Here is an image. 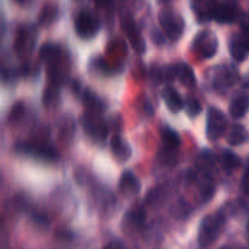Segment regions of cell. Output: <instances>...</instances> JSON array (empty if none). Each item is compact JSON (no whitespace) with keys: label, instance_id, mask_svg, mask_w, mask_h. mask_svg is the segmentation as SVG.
I'll return each instance as SVG.
<instances>
[{"label":"cell","instance_id":"6da1fadb","mask_svg":"<svg viewBox=\"0 0 249 249\" xmlns=\"http://www.w3.org/2000/svg\"><path fill=\"white\" fill-rule=\"evenodd\" d=\"M225 219L221 214H212L202 219L198 229V245L209 247L213 245L223 231Z\"/></svg>","mask_w":249,"mask_h":249},{"label":"cell","instance_id":"7a4b0ae2","mask_svg":"<svg viewBox=\"0 0 249 249\" xmlns=\"http://www.w3.org/2000/svg\"><path fill=\"white\" fill-rule=\"evenodd\" d=\"M160 23L163 32L170 40L175 41L182 36L185 22L182 17L172 10H164L160 15Z\"/></svg>","mask_w":249,"mask_h":249},{"label":"cell","instance_id":"3957f363","mask_svg":"<svg viewBox=\"0 0 249 249\" xmlns=\"http://www.w3.org/2000/svg\"><path fill=\"white\" fill-rule=\"evenodd\" d=\"M74 29L79 38L91 39L100 31V21L92 12L82 11L75 18Z\"/></svg>","mask_w":249,"mask_h":249},{"label":"cell","instance_id":"277c9868","mask_svg":"<svg viewBox=\"0 0 249 249\" xmlns=\"http://www.w3.org/2000/svg\"><path fill=\"white\" fill-rule=\"evenodd\" d=\"M219 41L215 33L212 31H202L192 41L195 51L203 58H211L218 51Z\"/></svg>","mask_w":249,"mask_h":249},{"label":"cell","instance_id":"5b68a950","mask_svg":"<svg viewBox=\"0 0 249 249\" xmlns=\"http://www.w3.org/2000/svg\"><path fill=\"white\" fill-rule=\"evenodd\" d=\"M226 128V118L216 107H211L207 112L206 134L209 141H216L224 135Z\"/></svg>","mask_w":249,"mask_h":249},{"label":"cell","instance_id":"8992f818","mask_svg":"<svg viewBox=\"0 0 249 249\" xmlns=\"http://www.w3.org/2000/svg\"><path fill=\"white\" fill-rule=\"evenodd\" d=\"M229 51L237 62L245 61L249 55V31L243 29L242 33L231 36L229 40Z\"/></svg>","mask_w":249,"mask_h":249},{"label":"cell","instance_id":"52a82bcc","mask_svg":"<svg viewBox=\"0 0 249 249\" xmlns=\"http://www.w3.org/2000/svg\"><path fill=\"white\" fill-rule=\"evenodd\" d=\"M240 10L233 2H214L211 11V18L219 23H232L238 17Z\"/></svg>","mask_w":249,"mask_h":249},{"label":"cell","instance_id":"ba28073f","mask_svg":"<svg viewBox=\"0 0 249 249\" xmlns=\"http://www.w3.org/2000/svg\"><path fill=\"white\" fill-rule=\"evenodd\" d=\"M118 189L123 195L134 196V195H136L140 191V181H139V179L133 173L129 172V170H125L122 174L121 180H119Z\"/></svg>","mask_w":249,"mask_h":249},{"label":"cell","instance_id":"9c48e42d","mask_svg":"<svg viewBox=\"0 0 249 249\" xmlns=\"http://www.w3.org/2000/svg\"><path fill=\"white\" fill-rule=\"evenodd\" d=\"M162 97L164 100L165 105H167L168 109L173 112V113H179L184 108L185 102L182 101L179 92L173 87H165L164 90H163Z\"/></svg>","mask_w":249,"mask_h":249},{"label":"cell","instance_id":"30bf717a","mask_svg":"<svg viewBox=\"0 0 249 249\" xmlns=\"http://www.w3.org/2000/svg\"><path fill=\"white\" fill-rule=\"evenodd\" d=\"M111 150L118 162L124 163L131 157V148L119 135H114L111 140Z\"/></svg>","mask_w":249,"mask_h":249},{"label":"cell","instance_id":"8fae6325","mask_svg":"<svg viewBox=\"0 0 249 249\" xmlns=\"http://www.w3.org/2000/svg\"><path fill=\"white\" fill-rule=\"evenodd\" d=\"M249 111V96L246 94H240L235 96L229 106V112L235 119L243 118Z\"/></svg>","mask_w":249,"mask_h":249},{"label":"cell","instance_id":"7c38bea8","mask_svg":"<svg viewBox=\"0 0 249 249\" xmlns=\"http://www.w3.org/2000/svg\"><path fill=\"white\" fill-rule=\"evenodd\" d=\"M177 70V78L182 83V85L187 88H192L196 85V75H195L194 70L186 63H180L175 65Z\"/></svg>","mask_w":249,"mask_h":249},{"label":"cell","instance_id":"4fadbf2b","mask_svg":"<svg viewBox=\"0 0 249 249\" xmlns=\"http://www.w3.org/2000/svg\"><path fill=\"white\" fill-rule=\"evenodd\" d=\"M160 136H162V142L163 145H164L165 150L174 151L177 150L180 146V143H181V139H180V135L178 134V131L174 130L173 128H170V126L163 128Z\"/></svg>","mask_w":249,"mask_h":249},{"label":"cell","instance_id":"5bb4252c","mask_svg":"<svg viewBox=\"0 0 249 249\" xmlns=\"http://www.w3.org/2000/svg\"><path fill=\"white\" fill-rule=\"evenodd\" d=\"M248 139L249 135L247 129L240 124H236L230 129V133L228 135V142L232 146H238L247 142Z\"/></svg>","mask_w":249,"mask_h":249},{"label":"cell","instance_id":"9a60e30c","mask_svg":"<svg viewBox=\"0 0 249 249\" xmlns=\"http://www.w3.org/2000/svg\"><path fill=\"white\" fill-rule=\"evenodd\" d=\"M220 163L223 165V168H225L226 170H233L241 167L242 160L231 150H223L220 155Z\"/></svg>","mask_w":249,"mask_h":249},{"label":"cell","instance_id":"2e32d148","mask_svg":"<svg viewBox=\"0 0 249 249\" xmlns=\"http://www.w3.org/2000/svg\"><path fill=\"white\" fill-rule=\"evenodd\" d=\"M21 152L28 153V155L36 156L39 158H46V160H51V158L55 157V153L53 151L49 150V148H43V147H36V146H19L18 148Z\"/></svg>","mask_w":249,"mask_h":249},{"label":"cell","instance_id":"e0dca14e","mask_svg":"<svg viewBox=\"0 0 249 249\" xmlns=\"http://www.w3.org/2000/svg\"><path fill=\"white\" fill-rule=\"evenodd\" d=\"M184 108L186 111V114L190 117V118H196V117L199 116V113L202 112V106L199 104L198 100L196 97L189 96L185 100Z\"/></svg>","mask_w":249,"mask_h":249},{"label":"cell","instance_id":"ac0fdd59","mask_svg":"<svg viewBox=\"0 0 249 249\" xmlns=\"http://www.w3.org/2000/svg\"><path fill=\"white\" fill-rule=\"evenodd\" d=\"M214 160H215V157H214L213 152L206 148V150L201 151V155L198 156V160H197V165L201 169H208L214 164Z\"/></svg>","mask_w":249,"mask_h":249},{"label":"cell","instance_id":"d6986e66","mask_svg":"<svg viewBox=\"0 0 249 249\" xmlns=\"http://www.w3.org/2000/svg\"><path fill=\"white\" fill-rule=\"evenodd\" d=\"M58 53H60V50H58L57 46L53 45V44H46V45L41 49V57H43L44 60L48 61V62H51V61L57 58Z\"/></svg>","mask_w":249,"mask_h":249},{"label":"cell","instance_id":"ffe728a7","mask_svg":"<svg viewBox=\"0 0 249 249\" xmlns=\"http://www.w3.org/2000/svg\"><path fill=\"white\" fill-rule=\"evenodd\" d=\"M199 192H201V196L203 201H209V199L213 197L214 195V186L212 184V181L209 179L203 180L201 182V186H199Z\"/></svg>","mask_w":249,"mask_h":249},{"label":"cell","instance_id":"44dd1931","mask_svg":"<svg viewBox=\"0 0 249 249\" xmlns=\"http://www.w3.org/2000/svg\"><path fill=\"white\" fill-rule=\"evenodd\" d=\"M56 14H57V10L55 6H51V5H46L45 7L41 11L40 16H39V21L40 23H50L53 18H55Z\"/></svg>","mask_w":249,"mask_h":249},{"label":"cell","instance_id":"7402d4cb","mask_svg":"<svg viewBox=\"0 0 249 249\" xmlns=\"http://www.w3.org/2000/svg\"><path fill=\"white\" fill-rule=\"evenodd\" d=\"M241 187H242L243 192L249 196V165L246 169L245 175L242 177V181H241Z\"/></svg>","mask_w":249,"mask_h":249},{"label":"cell","instance_id":"603a6c76","mask_svg":"<svg viewBox=\"0 0 249 249\" xmlns=\"http://www.w3.org/2000/svg\"><path fill=\"white\" fill-rule=\"evenodd\" d=\"M22 113H23V107H22V105H17V106H15L14 108H12L11 113H10L9 116V121L10 119H11V121H15V119L18 118Z\"/></svg>","mask_w":249,"mask_h":249},{"label":"cell","instance_id":"cb8c5ba5","mask_svg":"<svg viewBox=\"0 0 249 249\" xmlns=\"http://www.w3.org/2000/svg\"><path fill=\"white\" fill-rule=\"evenodd\" d=\"M152 39H153V41H155V43H157V44L164 43V36H163V34L160 33V32H158V31L153 32Z\"/></svg>","mask_w":249,"mask_h":249},{"label":"cell","instance_id":"d4e9b609","mask_svg":"<svg viewBox=\"0 0 249 249\" xmlns=\"http://www.w3.org/2000/svg\"><path fill=\"white\" fill-rule=\"evenodd\" d=\"M105 247L106 248H124L125 247V245H124L123 242H121V241H112V242L107 243Z\"/></svg>","mask_w":249,"mask_h":249},{"label":"cell","instance_id":"484cf974","mask_svg":"<svg viewBox=\"0 0 249 249\" xmlns=\"http://www.w3.org/2000/svg\"><path fill=\"white\" fill-rule=\"evenodd\" d=\"M246 238H247V241L249 242V223L246 226Z\"/></svg>","mask_w":249,"mask_h":249},{"label":"cell","instance_id":"4316f807","mask_svg":"<svg viewBox=\"0 0 249 249\" xmlns=\"http://www.w3.org/2000/svg\"><path fill=\"white\" fill-rule=\"evenodd\" d=\"M243 29H246V31H249V15L247 17V21H246L245 23V27H243Z\"/></svg>","mask_w":249,"mask_h":249},{"label":"cell","instance_id":"83f0119b","mask_svg":"<svg viewBox=\"0 0 249 249\" xmlns=\"http://www.w3.org/2000/svg\"><path fill=\"white\" fill-rule=\"evenodd\" d=\"M245 87L249 88V74L247 75V78H246V80H245Z\"/></svg>","mask_w":249,"mask_h":249},{"label":"cell","instance_id":"f1b7e54d","mask_svg":"<svg viewBox=\"0 0 249 249\" xmlns=\"http://www.w3.org/2000/svg\"><path fill=\"white\" fill-rule=\"evenodd\" d=\"M162 2H165V1H169V0H160Z\"/></svg>","mask_w":249,"mask_h":249}]
</instances>
